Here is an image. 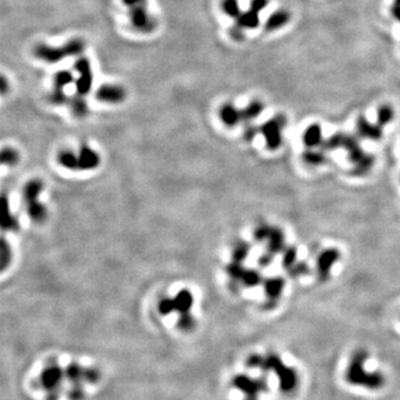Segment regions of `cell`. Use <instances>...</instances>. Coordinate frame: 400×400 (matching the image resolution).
I'll use <instances>...</instances> for the list:
<instances>
[{
    "label": "cell",
    "mask_w": 400,
    "mask_h": 400,
    "mask_svg": "<svg viewBox=\"0 0 400 400\" xmlns=\"http://www.w3.org/2000/svg\"><path fill=\"white\" fill-rule=\"evenodd\" d=\"M249 368L260 369L265 374L273 373L278 378L279 389L285 395L295 392L299 386V376L292 367L283 364L277 353H268L266 356L253 355L247 359Z\"/></svg>",
    "instance_id": "6da1fadb"
},
{
    "label": "cell",
    "mask_w": 400,
    "mask_h": 400,
    "mask_svg": "<svg viewBox=\"0 0 400 400\" xmlns=\"http://www.w3.org/2000/svg\"><path fill=\"white\" fill-rule=\"evenodd\" d=\"M368 357V352L364 349H358L353 352L347 367L345 378L348 384L352 386L376 390L385 385V376L380 371H368L366 369L365 364Z\"/></svg>",
    "instance_id": "7a4b0ae2"
},
{
    "label": "cell",
    "mask_w": 400,
    "mask_h": 400,
    "mask_svg": "<svg viewBox=\"0 0 400 400\" xmlns=\"http://www.w3.org/2000/svg\"><path fill=\"white\" fill-rule=\"evenodd\" d=\"M85 50V43L81 39L75 38L67 41L60 47H51V46L40 44L34 50L35 56L38 59L48 64H56L65 58L79 56Z\"/></svg>",
    "instance_id": "3957f363"
},
{
    "label": "cell",
    "mask_w": 400,
    "mask_h": 400,
    "mask_svg": "<svg viewBox=\"0 0 400 400\" xmlns=\"http://www.w3.org/2000/svg\"><path fill=\"white\" fill-rule=\"evenodd\" d=\"M65 373L72 386L70 393H69L70 400H81L83 397V385L88 383L94 384L99 378V375L96 370L83 368L78 364H70Z\"/></svg>",
    "instance_id": "277c9868"
},
{
    "label": "cell",
    "mask_w": 400,
    "mask_h": 400,
    "mask_svg": "<svg viewBox=\"0 0 400 400\" xmlns=\"http://www.w3.org/2000/svg\"><path fill=\"white\" fill-rule=\"evenodd\" d=\"M232 386L245 395V400H258L260 395L269 390L268 381L265 377L251 378L247 375H237L232 379Z\"/></svg>",
    "instance_id": "5b68a950"
},
{
    "label": "cell",
    "mask_w": 400,
    "mask_h": 400,
    "mask_svg": "<svg viewBox=\"0 0 400 400\" xmlns=\"http://www.w3.org/2000/svg\"><path fill=\"white\" fill-rule=\"evenodd\" d=\"M64 371L57 364H49L40 375V384L47 394V400H58L64 380Z\"/></svg>",
    "instance_id": "8992f818"
},
{
    "label": "cell",
    "mask_w": 400,
    "mask_h": 400,
    "mask_svg": "<svg viewBox=\"0 0 400 400\" xmlns=\"http://www.w3.org/2000/svg\"><path fill=\"white\" fill-rule=\"evenodd\" d=\"M75 69L79 73V77L75 81L77 94L86 96L87 94H89L92 87V82H94L90 62L85 57H80L75 63Z\"/></svg>",
    "instance_id": "52a82bcc"
},
{
    "label": "cell",
    "mask_w": 400,
    "mask_h": 400,
    "mask_svg": "<svg viewBox=\"0 0 400 400\" xmlns=\"http://www.w3.org/2000/svg\"><path fill=\"white\" fill-rule=\"evenodd\" d=\"M129 18L134 29L146 34L155 30L156 20L148 12L147 4H139L129 8Z\"/></svg>",
    "instance_id": "ba28073f"
},
{
    "label": "cell",
    "mask_w": 400,
    "mask_h": 400,
    "mask_svg": "<svg viewBox=\"0 0 400 400\" xmlns=\"http://www.w3.org/2000/svg\"><path fill=\"white\" fill-rule=\"evenodd\" d=\"M283 126L278 122L276 118L265 123L262 126V133L266 140V145L269 149H277L280 147L282 137H281V128Z\"/></svg>",
    "instance_id": "9c48e42d"
},
{
    "label": "cell",
    "mask_w": 400,
    "mask_h": 400,
    "mask_svg": "<svg viewBox=\"0 0 400 400\" xmlns=\"http://www.w3.org/2000/svg\"><path fill=\"white\" fill-rule=\"evenodd\" d=\"M96 99L107 104H119L126 99V90L122 86L106 83L98 88Z\"/></svg>",
    "instance_id": "30bf717a"
},
{
    "label": "cell",
    "mask_w": 400,
    "mask_h": 400,
    "mask_svg": "<svg viewBox=\"0 0 400 400\" xmlns=\"http://www.w3.org/2000/svg\"><path fill=\"white\" fill-rule=\"evenodd\" d=\"M339 259V251L334 248H330L323 251L317 260V268L320 279H326L328 277L330 270H332L334 263Z\"/></svg>",
    "instance_id": "8fae6325"
},
{
    "label": "cell",
    "mask_w": 400,
    "mask_h": 400,
    "mask_svg": "<svg viewBox=\"0 0 400 400\" xmlns=\"http://www.w3.org/2000/svg\"><path fill=\"white\" fill-rule=\"evenodd\" d=\"M100 164V157L95 150L89 147H82L79 150L78 165L80 170H92Z\"/></svg>",
    "instance_id": "7c38bea8"
},
{
    "label": "cell",
    "mask_w": 400,
    "mask_h": 400,
    "mask_svg": "<svg viewBox=\"0 0 400 400\" xmlns=\"http://www.w3.org/2000/svg\"><path fill=\"white\" fill-rule=\"evenodd\" d=\"M380 127L381 126L379 125H374L369 123L368 120L365 117H362V116H360L357 120L358 133H359V134L362 137L375 139V140H377V139H379L381 137V134H383Z\"/></svg>",
    "instance_id": "4fadbf2b"
},
{
    "label": "cell",
    "mask_w": 400,
    "mask_h": 400,
    "mask_svg": "<svg viewBox=\"0 0 400 400\" xmlns=\"http://www.w3.org/2000/svg\"><path fill=\"white\" fill-rule=\"evenodd\" d=\"M219 117L227 127H234L240 120H243L241 119V110L237 109L231 104H226L221 107L219 110Z\"/></svg>",
    "instance_id": "5bb4252c"
},
{
    "label": "cell",
    "mask_w": 400,
    "mask_h": 400,
    "mask_svg": "<svg viewBox=\"0 0 400 400\" xmlns=\"http://www.w3.org/2000/svg\"><path fill=\"white\" fill-rule=\"evenodd\" d=\"M290 20V13L287 10H277L272 12L265 24V29L267 31H273L280 29L281 27L287 25Z\"/></svg>",
    "instance_id": "9a60e30c"
},
{
    "label": "cell",
    "mask_w": 400,
    "mask_h": 400,
    "mask_svg": "<svg viewBox=\"0 0 400 400\" xmlns=\"http://www.w3.org/2000/svg\"><path fill=\"white\" fill-rule=\"evenodd\" d=\"M302 139H304L305 145L308 148H314L316 146H318L319 143H322L323 141L322 127H320L318 124L310 125L309 127L305 130Z\"/></svg>",
    "instance_id": "2e32d148"
},
{
    "label": "cell",
    "mask_w": 400,
    "mask_h": 400,
    "mask_svg": "<svg viewBox=\"0 0 400 400\" xmlns=\"http://www.w3.org/2000/svg\"><path fill=\"white\" fill-rule=\"evenodd\" d=\"M236 24L243 29H256L260 24L259 12H256L253 9L241 12L236 19Z\"/></svg>",
    "instance_id": "e0dca14e"
},
{
    "label": "cell",
    "mask_w": 400,
    "mask_h": 400,
    "mask_svg": "<svg viewBox=\"0 0 400 400\" xmlns=\"http://www.w3.org/2000/svg\"><path fill=\"white\" fill-rule=\"evenodd\" d=\"M176 310H178L180 314L189 313V309L193 306V296L188 290H181L178 295L174 298Z\"/></svg>",
    "instance_id": "ac0fdd59"
},
{
    "label": "cell",
    "mask_w": 400,
    "mask_h": 400,
    "mask_svg": "<svg viewBox=\"0 0 400 400\" xmlns=\"http://www.w3.org/2000/svg\"><path fill=\"white\" fill-rule=\"evenodd\" d=\"M83 97L85 96L77 94L69 99V106H70L72 114L78 118H83L88 114V106Z\"/></svg>",
    "instance_id": "d6986e66"
},
{
    "label": "cell",
    "mask_w": 400,
    "mask_h": 400,
    "mask_svg": "<svg viewBox=\"0 0 400 400\" xmlns=\"http://www.w3.org/2000/svg\"><path fill=\"white\" fill-rule=\"evenodd\" d=\"M264 108L265 106L262 101L253 100L246 106V108L241 110V119L245 122H248V120L250 122V120L257 118L264 111Z\"/></svg>",
    "instance_id": "ffe728a7"
},
{
    "label": "cell",
    "mask_w": 400,
    "mask_h": 400,
    "mask_svg": "<svg viewBox=\"0 0 400 400\" xmlns=\"http://www.w3.org/2000/svg\"><path fill=\"white\" fill-rule=\"evenodd\" d=\"M283 289V280L281 278H271L268 279L265 283V290L266 295L272 300H277L280 297Z\"/></svg>",
    "instance_id": "44dd1931"
},
{
    "label": "cell",
    "mask_w": 400,
    "mask_h": 400,
    "mask_svg": "<svg viewBox=\"0 0 400 400\" xmlns=\"http://www.w3.org/2000/svg\"><path fill=\"white\" fill-rule=\"evenodd\" d=\"M41 190H43V185L40 181H30L26 185L24 189V198L26 203H31L35 201H38V196Z\"/></svg>",
    "instance_id": "7402d4cb"
},
{
    "label": "cell",
    "mask_w": 400,
    "mask_h": 400,
    "mask_svg": "<svg viewBox=\"0 0 400 400\" xmlns=\"http://www.w3.org/2000/svg\"><path fill=\"white\" fill-rule=\"evenodd\" d=\"M58 162L63 167L70 170L79 169L78 165V155L70 150H65L59 153L58 156Z\"/></svg>",
    "instance_id": "603a6c76"
},
{
    "label": "cell",
    "mask_w": 400,
    "mask_h": 400,
    "mask_svg": "<svg viewBox=\"0 0 400 400\" xmlns=\"http://www.w3.org/2000/svg\"><path fill=\"white\" fill-rule=\"evenodd\" d=\"M268 244H269V251L273 254H277L283 248V235L281 230L279 229H271L270 234L268 236Z\"/></svg>",
    "instance_id": "cb8c5ba5"
},
{
    "label": "cell",
    "mask_w": 400,
    "mask_h": 400,
    "mask_svg": "<svg viewBox=\"0 0 400 400\" xmlns=\"http://www.w3.org/2000/svg\"><path fill=\"white\" fill-rule=\"evenodd\" d=\"M73 82V75L69 70H60L56 73L54 77V88L55 89H63Z\"/></svg>",
    "instance_id": "d4e9b609"
},
{
    "label": "cell",
    "mask_w": 400,
    "mask_h": 400,
    "mask_svg": "<svg viewBox=\"0 0 400 400\" xmlns=\"http://www.w3.org/2000/svg\"><path fill=\"white\" fill-rule=\"evenodd\" d=\"M221 9L228 17L237 19L241 13L238 0H222Z\"/></svg>",
    "instance_id": "484cf974"
},
{
    "label": "cell",
    "mask_w": 400,
    "mask_h": 400,
    "mask_svg": "<svg viewBox=\"0 0 400 400\" xmlns=\"http://www.w3.org/2000/svg\"><path fill=\"white\" fill-rule=\"evenodd\" d=\"M28 213L35 221H43L46 217V207L39 201L28 203Z\"/></svg>",
    "instance_id": "4316f807"
},
{
    "label": "cell",
    "mask_w": 400,
    "mask_h": 400,
    "mask_svg": "<svg viewBox=\"0 0 400 400\" xmlns=\"http://www.w3.org/2000/svg\"><path fill=\"white\" fill-rule=\"evenodd\" d=\"M394 119V109L389 105L380 106L377 113V123L379 126H385L389 124Z\"/></svg>",
    "instance_id": "83f0119b"
},
{
    "label": "cell",
    "mask_w": 400,
    "mask_h": 400,
    "mask_svg": "<svg viewBox=\"0 0 400 400\" xmlns=\"http://www.w3.org/2000/svg\"><path fill=\"white\" fill-rule=\"evenodd\" d=\"M48 99H49V101L51 102V104L60 106V105H64V104H67V102H69V99H70V98H69V97L66 94H65V91L63 89H55V88H54V90L51 91V94L49 95Z\"/></svg>",
    "instance_id": "f1b7e54d"
},
{
    "label": "cell",
    "mask_w": 400,
    "mask_h": 400,
    "mask_svg": "<svg viewBox=\"0 0 400 400\" xmlns=\"http://www.w3.org/2000/svg\"><path fill=\"white\" fill-rule=\"evenodd\" d=\"M241 280L244 281L246 286L254 287L256 285H258V283L262 281V277H260V275L257 271L249 270V271H245L243 277H241Z\"/></svg>",
    "instance_id": "f546056e"
},
{
    "label": "cell",
    "mask_w": 400,
    "mask_h": 400,
    "mask_svg": "<svg viewBox=\"0 0 400 400\" xmlns=\"http://www.w3.org/2000/svg\"><path fill=\"white\" fill-rule=\"evenodd\" d=\"M304 159L306 162H308V164H310V165H319L324 162L325 156L323 152L308 150L307 152H305Z\"/></svg>",
    "instance_id": "4dcf8cb0"
},
{
    "label": "cell",
    "mask_w": 400,
    "mask_h": 400,
    "mask_svg": "<svg viewBox=\"0 0 400 400\" xmlns=\"http://www.w3.org/2000/svg\"><path fill=\"white\" fill-rule=\"evenodd\" d=\"M345 137L346 136H343L342 133L333 134V137H330L328 140L324 143L325 148H327V149H334V148L342 147L343 141H345Z\"/></svg>",
    "instance_id": "1f68e13d"
},
{
    "label": "cell",
    "mask_w": 400,
    "mask_h": 400,
    "mask_svg": "<svg viewBox=\"0 0 400 400\" xmlns=\"http://www.w3.org/2000/svg\"><path fill=\"white\" fill-rule=\"evenodd\" d=\"M296 257H297L296 248L291 247V248L285 249V253H283V258H282L283 268H290L291 266H294Z\"/></svg>",
    "instance_id": "d6a6232c"
},
{
    "label": "cell",
    "mask_w": 400,
    "mask_h": 400,
    "mask_svg": "<svg viewBox=\"0 0 400 400\" xmlns=\"http://www.w3.org/2000/svg\"><path fill=\"white\" fill-rule=\"evenodd\" d=\"M1 160L3 164L13 165L18 160V153L11 148H4L1 152Z\"/></svg>",
    "instance_id": "836d02e7"
},
{
    "label": "cell",
    "mask_w": 400,
    "mask_h": 400,
    "mask_svg": "<svg viewBox=\"0 0 400 400\" xmlns=\"http://www.w3.org/2000/svg\"><path fill=\"white\" fill-rule=\"evenodd\" d=\"M0 256H1V268L3 270V269L8 266V264L11 259L10 247H9V245L6 243V240L4 239L1 240V254H0Z\"/></svg>",
    "instance_id": "e575fe53"
},
{
    "label": "cell",
    "mask_w": 400,
    "mask_h": 400,
    "mask_svg": "<svg viewBox=\"0 0 400 400\" xmlns=\"http://www.w3.org/2000/svg\"><path fill=\"white\" fill-rule=\"evenodd\" d=\"M179 327L184 330H190L195 325L194 322V318L192 316L189 315V313H185V314H181L180 316V319H179Z\"/></svg>",
    "instance_id": "d590c367"
},
{
    "label": "cell",
    "mask_w": 400,
    "mask_h": 400,
    "mask_svg": "<svg viewBox=\"0 0 400 400\" xmlns=\"http://www.w3.org/2000/svg\"><path fill=\"white\" fill-rule=\"evenodd\" d=\"M174 310H176L174 299H164L160 301L159 311L162 315L170 314V313H173Z\"/></svg>",
    "instance_id": "8d00e7d4"
},
{
    "label": "cell",
    "mask_w": 400,
    "mask_h": 400,
    "mask_svg": "<svg viewBox=\"0 0 400 400\" xmlns=\"http://www.w3.org/2000/svg\"><path fill=\"white\" fill-rule=\"evenodd\" d=\"M308 271V266L305 263H300V264H295L294 266L290 267V270L289 273L292 277H298L304 275Z\"/></svg>",
    "instance_id": "74e56055"
},
{
    "label": "cell",
    "mask_w": 400,
    "mask_h": 400,
    "mask_svg": "<svg viewBox=\"0 0 400 400\" xmlns=\"http://www.w3.org/2000/svg\"><path fill=\"white\" fill-rule=\"evenodd\" d=\"M248 254V247L247 245L244 243H240L238 245V247L235 249V259L237 262H243L246 258V256Z\"/></svg>",
    "instance_id": "f35d334b"
},
{
    "label": "cell",
    "mask_w": 400,
    "mask_h": 400,
    "mask_svg": "<svg viewBox=\"0 0 400 400\" xmlns=\"http://www.w3.org/2000/svg\"><path fill=\"white\" fill-rule=\"evenodd\" d=\"M269 4V0H251L250 9H253L256 12L263 11Z\"/></svg>",
    "instance_id": "ab89813d"
},
{
    "label": "cell",
    "mask_w": 400,
    "mask_h": 400,
    "mask_svg": "<svg viewBox=\"0 0 400 400\" xmlns=\"http://www.w3.org/2000/svg\"><path fill=\"white\" fill-rule=\"evenodd\" d=\"M229 34H230L231 38L237 40V41L244 40V38H245L244 29H243V28H241V27H239L237 24H236V26L231 27V29L229 30Z\"/></svg>",
    "instance_id": "60d3db41"
},
{
    "label": "cell",
    "mask_w": 400,
    "mask_h": 400,
    "mask_svg": "<svg viewBox=\"0 0 400 400\" xmlns=\"http://www.w3.org/2000/svg\"><path fill=\"white\" fill-rule=\"evenodd\" d=\"M125 6L128 8H132L134 6H139V4H148L147 0H122Z\"/></svg>",
    "instance_id": "b9f144b4"
},
{
    "label": "cell",
    "mask_w": 400,
    "mask_h": 400,
    "mask_svg": "<svg viewBox=\"0 0 400 400\" xmlns=\"http://www.w3.org/2000/svg\"><path fill=\"white\" fill-rule=\"evenodd\" d=\"M256 133H257V129L253 126H249V127L246 128L245 130V137L247 140H251V139H254V137L256 136Z\"/></svg>",
    "instance_id": "7bdbcfd3"
},
{
    "label": "cell",
    "mask_w": 400,
    "mask_h": 400,
    "mask_svg": "<svg viewBox=\"0 0 400 400\" xmlns=\"http://www.w3.org/2000/svg\"><path fill=\"white\" fill-rule=\"evenodd\" d=\"M272 262V256L271 255H263L262 257L259 259V264L262 265V266H268L269 264Z\"/></svg>",
    "instance_id": "ee69618b"
},
{
    "label": "cell",
    "mask_w": 400,
    "mask_h": 400,
    "mask_svg": "<svg viewBox=\"0 0 400 400\" xmlns=\"http://www.w3.org/2000/svg\"><path fill=\"white\" fill-rule=\"evenodd\" d=\"M0 89H1V94H2V95L6 94L7 90L9 89L8 81H7V79L4 78V76L1 77V81H0Z\"/></svg>",
    "instance_id": "f6af8a7d"
},
{
    "label": "cell",
    "mask_w": 400,
    "mask_h": 400,
    "mask_svg": "<svg viewBox=\"0 0 400 400\" xmlns=\"http://www.w3.org/2000/svg\"><path fill=\"white\" fill-rule=\"evenodd\" d=\"M392 12L394 17L396 18L398 21H400V4H395L392 9Z\"/></svg>",
    "instance_id": "bcb514c9"
}]
</instances>
